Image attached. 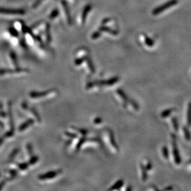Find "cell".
I'll list each match as a JSON object with an SVG mask.
<instances>
[{
  "label": "cell",
  "instance_id": "obj_1",
  "mask_svg": "<svg viewBox=\"0 0 191 191\" xmlns=\"http://www.w3.org/2000/svg\"><path fill=\"white\" fill-rule=\"evenodd\" d=\"M32 32L39 37L41 40H43L47 43H50L51 40L50 24L47 22H39L33 24L31 28Z\"/></svg>",
  "mask_w": 191,
  "mask_h": 191
},
{
  "label": "cell",
  "instance_id": "obj_2",
  "mask_svg": "<svg viewBox=\"0 0 191 191\" xmlns=\"http://www.w3.org/2000/svg\"><path fill=\"white\" fill-rule=\"evenodd\" d=\"M178 3V0H170V1L166 2L165 3L163 4V5L155 7V8L152 11V14L154 15V16L158 15L165 10L169 9L170 7L177 5Z\"/></svg>",
  "mask_w": 191,
  "mask_h": 191
},
{
  "label": "cell",
  "instance_id": "obj_3",
  "mask_svg": "<svg viewBox=\"0 0 191 191\" xmlns=\"http://www.w3.org/2000/svg\"><path fill=\"white\" fill-rule=\"evenodd\" d=\"M26 11L23 9H7L0 7V14L7 16H24Z\"/></svg>",
  "mask_w": 191,
  "mask_h": 191
},
{
  "label": "cell",
  "instance_id": "obj_4",
  "mask_svg": "<svg viewBox=\"0 0 191 191\" xmlns=\"http://www.w3.org/2000/svg\"><path fill=\"white\" fill-rule=\"evenodd\" d=\"M60 4H61V7L63 13H64V16H65V19L67 22V24L69 25H71L73 24V21H72V18H71V12H70L68 5H67V1H66V0H61Z\"/></svg>",
  "mask_w": 191,
  "mask_h": 191
},
{
  "label": "cell",
  "instance_id": "obj_5",
  "mask_svg": "<svg viewBox=\"0 0 191 191\" xmlns=\"http://www.w3.org/2000/svg\"><path fill=\"white\" fill-rule=\"evenodd\" d=\"M91 9H92V5L91 4H88V5H87L84 7L81 14V21L82 24H84L85 23L86 19H87V15L89 14L90 11H91Z\"/></svg>",
  "mask_w": 191,
  "mask_h": 191
},
{
  "label": "cell",
  "instance_id": "obj_6",
  "mask_svg": "<svg viewBox=\"0 0 191 191\" xmlns=\"http://www.w3.org/2000/svg\"><path fill=\"white\" fill-rule=\"evenodd\" d=\"M99 31L100 32H108L113 35H118V31H116V30H114V29H112L110 27H107V26H105L104 25H102V26H100V27H99Z\"/></svg>",
  "mask_w": 191,
  "mask_h": 191
},
{
  "label": "cell",
  "instance_id": "obj_7",
  "mask_svg": "<svg viewBox=\"0 0 191 191\" xmlns=\"http://www.w3.org/2000/svg\"><path fill=\"white\" fill-rule=\"evenodd\" d=\"M59 14V9H57V8H55L54 9L52 10V11L50 13L48 17H49L50 20L53 21V20H55V19H57L58 17Z\"/></svg>",
  "mask_w": 191,
  "mask_h": 191
},
{
  "label": "cell",
  "instance_id": "obj_8",
  "mask_svg": "<svg viewBox=\"0 0 191 191\" xmlns=\"http://www.w3.org/2000/svg\"><path fill=\"white\" fill-rule=\"evenodd\" d=\"M145 43L147 46L150 47L154 45V43H155L154 40L150 38V37H147V36H145Z\"/></svg>",
  "mask_w": 191,
  "mask_h": 191
},
{
  "label": "cell",
  "instance_id": "obj_9",
  "mask_svg": "<svg viewBox=\"0 0 191 191\" xmlns=\"http://www.w3.org/2000/svg\"><path fill=\"white\" fill-rule=\"evenodd\" d=\"M101 32H100L99 30L98 31H95L93 32L92 35H91V38L93 40H96L97 39H98L99 37L101 36Z\"/></svg>",
  "mask_w": 191,
  "mask_h": 191
},
{
  "label": "cell",
  "instance_id": "obj_10",
  "mask_svg": "<svg viewBox=\"0 0 191 191\" xmlns=\"http://www.w3.org/2000/svg\"><path fill=\"white\" fill-rule=\"evenodd\" d=\"M111 18H104V19L102 21V25H104V24H106V23H108V22H109L110 21H111Z\"/></svg>",
  "mask_w": 191,
  "mask_h": 191
},
{
  "label": "cell",
  "instance_id": "obj_11",
  "mask_svg": "<svg viewBox=\"0 0 191 191\" xmlns=\"http://www.w3.org/2000/svg\"><path fill=\"white\" fill-rule=\"evenodd\" d=\"M39 1H42V2H43V1H44V0H39Z\"/></svg>",
  "mask_w": 191,
  "mask_h": 191
}]
</instances>
